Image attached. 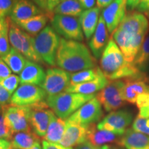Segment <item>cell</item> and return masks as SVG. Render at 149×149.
<instances>
[{"label": "cell", "instance_id": "cell-19", "mask_svg": "<svg viewBox=\"0 0 149 149\" xmlns=\"http://www.w3.org/2000/svg\"><path fill=\"white\" fill-rule=\"evenodd\" d=\"M109 41V31L101 15L99 19L95 31L88 42L89 47L95 58L99 59L101 57Z\"/></svg>", "mask_w": 149, "mask_h": 149}, {"label": "cell", "instance_id": "cell-45", "mask_svg": "<svg viewBox=\"0 0 149 149\" xmlns=\"http://www.w3.org/2000/svg\"><path fill=\"white\" fill-rule=\"evenodd\" d=\"M63 0H48L47 12H53L54 9Z\"/></svg>", "mask_w": 149, "mask_h": 149}, {"label": "cell", "instance_id": "cell-35", "mask_svg": "<svg viewBox=\"0 0 149 149\" xmlns=\"http://www.w3.org/2000/svg\"><path fill=\"white\" fill-rule=\"evenodd\" d=\"M13 135V132L6 122L4 109L0 108V139L10 140Z\"/></svg>", "mask_w": 149, "mask_h": 149}, {"label": "cell", "instance_id": "cell-46", "mask_svg": "<svg viewBox=\"0 0 149 149\" xmlns=\"http://www.w3.org/2000/svg\"><path fill=\"white\" fill-rule=\"evenodd\" d=\"M31 1L35 3V4H36L40 9H42V10L47 11L48 0H31Z\"/></svg>", "mask_w": 149, "mask_h": 149}, {"label": "cell", "instance_id": "cell-2", "mask_svg": "<svg viewBox=\"0 0 149 149\" xmlns=\"http://www.w3.org/2000/svg\"><path fill=\"white\" fill-rule=\"evenodd\" d=\"M100 69L111 81L133 77L141 72L133 63L126 60L113 38L109 40L101 56Z\"/></svg>", "mask_w": 149, "mask_h": 149}, {"label": "cell", "instance_id": "cell-7", "mask_svg": "<svg viewBox=\"0 0 149 149\" xmlns=\"http://www.w3.org/2000/svg\"><path fill=\"white\" fill-rule=\"evenodd\" d=\"M124 81L122 79L110 81L105 88L96 95L95 97L107 112L117 111L125 104L123 97Z\"/></svg>", "mask_w": 149, "mask_h": 149}, {"label": "cell", "instance_id": "cell-42", "mask_svg": "<svg viewBox=\"0 0 149 149\" xmlns=\"http://www.w3.org/2000/svg\"><path fill=\"white\" fill-rule=\"evenodd\" d=\"M78 1L80 3L84 9L88 10V9L94 8L96 0H78Z\"/></svg>", "mask_w": 149, "mask_h": 149}, {"label": "cell", "instance_id": "cell-21", "mask_svg": "<svg viewBox=\"0 0 149 149\" xmlns=\"http://www.w3.org/2000/svg\"><path fill=\"white\" fill-rule=\"evenodd\" d=\"M117 144L126 149H149V135L128 128Z\"/></svg>", "mask_w": 149, "mask_h": 149}, {"label": "cell", "instance_id": "cell-10", "mask_svg": "<svg viewBox=\"0 0 149 149\" xmlns=\"http://www.w3.org/2000/svg\"><path fill=\"white\" fill-rule=\"evenodd\" d=\"M46 101L27 107L28 117L32 130L40 137H44L53 113Z\"/></svg>", "mask_w": 149, "mask_h": 149}, {"label": "cell", "instance_id": "cell-36", "mask_svg": "<svg viewBox=\"0 0 149 149\" xmlns=\"http://www.w3.org/2000/svg\"><path fill=\"white\" fill-rule=\"evenodd\" d=\"M132 128L135 131L149 135V118L144 119L137 116L133 121Z\"/></svg>", "mask_w": 149, "mask_h": 149}, {"label": "cell", "instance_id": "cell-17", "mask_svg": "<svg viewBox=\"0 0 149 149\" xmlns=\"http://www.w3.org/2000/svg\"><path fill=\"white\" fill-rule=\"evenodd\" d=\"M66 122V130L59 144L67 148L77 146L87 141V126Z\"/></svg>", "mask_w": 149, "mask_h": 149}, {"label": "cell", "instance_id": "cell-26", "mask_svg": "<svg viewBox=\"0 0 149 149\" xmlns=\"http://www.w3.org/2000/svg\"><path fill=\"white\" fill-rule=\"evenodd\" d=\"M66 121L56 116L53 112L51 115V120L47 131L43 138L44 140L49 142L59 144L66 130Z\"/></svg>", "mask_w": 149, "mask_h": 149}, {"label": "cell", "instance_id": "cell-52", "mask_svg": "<svg viewBox=\"0 0 149 149\" xmlns=\"http://www.w3.org/2000/svg\"><path fill=\"white\" fill-rule=\"evenodd\" d=\"M146 14H147V15H148V16L149 17V11H148V13H146Z\"/></svg>", "mask_w": 149, "mask_h": 149}, {"label": "cell", "instance_id": "cell-23", "mask_svg": "<svg viewBox=\"0 0 149 149\" xmlns=\"http://www.w3.org/2000/svg\"><path fill=\"white\" fill-rule=\"evenodd\" d=\"M109 80L105 77L104 74L93 80L87 82L79 84L76 85H70L65 90L66 93H80L84 95H92L105 88L109 84Z\"/></svg>", "mask_w": 149, "mask_h": 149}, {"label": "cell", "instance_id": "cell-49", "mask_svg": "<svg viewBox=\"0 0 149 149\" xmlns=\"http://www.w3.org/2000/svg\"><path fill=\"white\" fill-rule=\"evenodd\" d=\"M101 149H126L119 144H107L101 147Z\"/></svg>", "mask_w": 149, "mask_h": 149}, {"label": "cell", "instance_id": "cell-50", "mask_svg": "<svg viewBox=\"0 0 149 149\" xmlns=\"http://www.w3.org/2000/svg\"><path fill=\"white\" fill-rule=\"evenodd\" d=\"M6 21V18L4 17H0V33H1L2 30L4 26Z\"/></svg>", "mask_w": 149, "mask_h": 149}, {"label": "cell", "instance_id": "cell-1", "mask_svg": "<svg viewBox=\"0 0 149 149\" xmlns=\"http://www.w3.org/2000/svg\"><path fill=\"white\" fill-rule=\"evenodd\" d=\"M56 65L68 72H79L95 68L96 59L83 43L61 38Z\"/></svg>", "mask_w": 149, "mask_h": 149}, {"label": "cell", "instance_id": "cell-33", "mask_svg": "<svg viewBox=\"0 0 149 149\" xmlns=\"http://www.w3.org/2000/svg\"><path fill=\"white\" fill-rule=\"evenodd\" d=\"M139 109L138 117L144 119L149 118V94L139 95L136 101Z\"/></svg>", "mask_w": 149, "mask_h": 149}, {"label": "cell", "instance_id": "cell-37", "mask_svg": "<svg viewBox=\"0 0 149 149\" xmlns=\"http://www.w3.org/2000/svg\"><path fill=\"white\" fill-rule=\"evenodd\" d=\"M15 0H0V17L9 15Z\"/></svg>", "mask_w": 149, "mask_h": 149}, {"label": "cell", "instance_id": "cell-32", "mask_svg": "<svg viewBox=\"0 0 149 149\" xmlns=\"http://www.w3.org/2000/svg\"><path fill=\"white\" fill-rule=\"evenodd\" d=\"M9 17H6L5 25L0 33V57L5 56L10 51L9 44Z\"/></svg>", "mask_w": 149, "mask_h": 149}, {"label": "cell", "instance_id": "cell-9", "mask_svg": "<svg viewBox=\"0 0 149 149\" xmlns=\"http://www.w3.org/2000/svg\"><path fill=\"white\" fill-rule=\"evenodd\" d=\"M53 29L64 39L82 42L83 31L79 18L75 17L54 15L51 19Z\"/></svg>", "mask_w": 149, "mask_h": 149}, {"label": "cell", "instance_id": "cell-43", "mask_svg": "<svg viewBox=\"0 0 149 149\" xmlns=\"http://www.w3.org/2000/svg\"><path fill=\"white\" fill-rule=\"evenodd\" d=\"M74 149H101V147H98L93 145L89 141H86L82 144L78 145Z\"/></svg>", "mask_w": 149, "mask_h": 149}, {"label": "cell", "instance_id": "cell-16", "mask_svg": "<svg viewBox=\"0 0 149 149\" xmlns=\"http://www.w3.org/2000/svg\"><path fill=\"white\" fill-rule=\"evenodd\" d=\"M117 29L135 34H148L149 33V22L148 18L144 14L135 11L126 15Z\"/></svg>", "mask_w": 149, "mask_h": 149}, {"label": "cell", "instance_id": "cell-34", "mask_svg": "<svg viewBox=\"0 0 149 149\" xmlns=\"http://www.w3.org/2000/svg\"><path fill=\"white\" fill-rule=\"evenodd\" d=\"M20 83V78L15 74H11L8 77L5 78L0 81V84L10 93L13 94Z\"/></svg>", "mask_w": 149, "mask_h": 149}, {"label": "cell", "instance_id": "cell-39", "mask_svg": "<svg viewBox=\"0 0 149 149\" xmlns=\"http://www.w3.org/2000/svg\"><path fill=\"white\" fill-rule=\"evenodd\" d=\"M12 70L6 64V63L0 57V81L5 78L9 77L11 74Z\"/></svg>", "mask_w": 149, "mask_h": 149}, {"label": "cell", "instance_id": "cell-11", "mask_svg": "<svg viewBox=\"0 0 149 149\" xmlns=\"http://www.w3.org/2000/svg\"><path fill=\"white\" fill-rule=\"evenodd\" d=\"M103 115L102 104L95 97L74 112L66 121L80 125L88 126L101 120Z\"/></svg>", "mask_w": 149, "mask_h": 149}, {"label": "cell", "instance_id": "cell-22", "mask_svg": "<svg viewBox=\"0 0 149 149\" xmlns=\"http://www.w3.org/2000/svg\"><path fill=\"white\" fill-rule=\"evenodd\" d=\"M122 136L105 130H99L95 124L87 126V140L95 146L102 147L107 144L119 142Z\"/></svg>", "mask_w": 149, "mask_h": 149}, {"label": "cell", "instance_id": "cell-8", "mask_svg": "<svg viewBox=\"0 0 149 149\" xmlns=\"http://www.w3.org/2000/svg\"><path fill=\"white\" fill-rule=\"evenodd\" d=\"M133 113L129 109L112 111L97 124L99 130H105L122 136L133 121Z\"/></svg>", "mask_w": 149, "mask_h": 149}, {"label": "cell", "instance_id": "cell-20", "mask_svg": "<svg viewBox=\"0 0 149 149\" xmlns=\"http://www.w3.org/2000/svg\"><path fill=\"white\" fill-rule=\"evenodd\" d=\"M46 77V72L40 64L27 60L23 70L20 73L22 84H31L40 86Z\"/></svg>", "mask_w": 149, "mask_h": 149}, {"label": "cell", "instance_id": "cell-27", "mask_svg": "<svg viewBox=\"0 0 149 149\" xmlns=\"http://www.w3.org/2000/svg\"><path fill=\"white\" fill-rule=\"evenodd\" d=\"M40 137L33 131H22L13 133L10 139L11 146L14 149H29Z\"/></svg>", "mask_w": 149, "mask_h": 149}, {"label": "cell", "instance_id": "cell-6", "mask_svg": "<svg viewBox=\"0 0 149 149\" xmlns=\"http://www.w3.org/2000/svg\"><path fill=\"white\" fill-rule=\"evenodd\" d=\"M147 35L145 33L135 34L117 29L113 32L112 38L122 52L126 60L133 63Z\"/></svg>", "mask_w": 149, "mask_h": 149}, {"label": "cell", "instance_id": "cell-24", "mask_svg": "<svg viewBox=\"0 0 149 149\" xmlns=\"http://www.w3.org/2000/svg\"><path fill=\"white\" fill-rule=\"evenodd\" d=\"M100 9L96 6L83 11L79 17L83 33L87 40L93 36L95 31L100 19Z\"/></svg>", "mask_w": 149, "mask_h": 149}, {"label": "cell", "instance_id": "cell-12", "mask_svg": "<svg viewBox=\"0 0 149 149\" xmlns=\"http://www.w3.org/2000/svg\"><path fill=\"white\" fill-rule=\"evenodd\" d=\"M47 94L41 87L31 84H22L15 91L10 99L13 107H29L46 100Z\"/></svg>", "mask_w": 149, "mask_h": 149}, {"label": "cell", "instance_id": "cell-31", "mask_svg": "<svg viewBox=\"0 0 149 149\" xmlns=\"http://www.w3.org/2000/svg\"><path fill=\"white\" fill-rule=\"evenodd\" d=\"M133 64L139 70H143L149 64V33L145 38Z\"/></svg>", "mask_w": 149, "mask_h": 149}, {"label": "cell", "instance_id": "cell-48", "mask_svg": "<svg viewBox=\"0 0 149 149\" xmlns=\"http://www.w3.org/2000/svg\"><path fill=\"white\" fill-rule=\"evenodd\" d=\"M10 148H12L10 141L6 140V139H0V149H6Z\"/></svg>", "mask_w": 149, "mask_h": 149}, {"label": "cell", "instance_id": "cell-3", "mask_svg": "<svg viewBox=\"0 0 149 149\" xmlns=\"http://www.w3.org/2000/svg\"><path fill=\"white\" fill-rule=\"evenodd\" d=\"M95 96V94L63 92L55 95L47 96L45 101L56 116L66 120Z\"/></svg>", "mask_w": 149, "mask_h": 149}, {"label": "cell", "instance_id": "cell-28", "mask_svg": "<svg viewBox=\"0 0 149 149\" xmlns=\"http://www.w3.org/2000/svg\"><path fill=\"white\" fill-rule=\"evenodd\" d=\"M83 9L78 0H63L54 9L53 13L77 17L83 13Z\"/></svg>", "mask_w": 149, "mask_h": 149}, {"label": "cell", "instance_id": "cell-13", "mask_svg": "<svg viewBox=\"0 0 149 149\" xmlns=\"http://www.w3.org/2000/svg\"><path fill=\"white\" fill-rule=\"evenodd\" d=\"M70 75L68 71L59 68H50L46 70V77L40 87L48 96L63 93L70 84Z\"/></svg>", "mask_w": 149, "mask_h": 149}, {"label": "cell", "instance_id": "cell-15", "mask_svg": "<svg viewBox=\"0 0 149 149\" xmlns=\"http://www.w3.org/2000/svg\"><path fill=\"white\" fill-rule=\"evenodd\" d=\"M126 0H114L103 9L102 17L105 22L109 33L113 32L120 26L126 15Z\"/></svg>", "mask_w": 149, "mask_h": 149}, {"label": "cell", "instance_id": "cell-53", "mask_svg": "<svg viewBox=\"0 0 149 149\" xmlns=\"http://www.w3.org/2000/svg\"><path fill=\"white\" fill-rule=\"evenodd\" d=\"M12 148H6V149H11Z\"/></svg>", "mask_w": 149, "mask_h": 149}, {"label": "cell", "instance_id": "cell-30", "mask_svg": "<svg viewBox=\"0 0 149 149\" xmlns=\"http://www.w3.org/2000/svg\"><path fill=\"white\" fill-rule=\"evenodd\" d=\"M102 74V70L100 67L96 66L95 68L91 69L81 70L70 75V85H76L79 84L87 82V81H93L101 76Z\"/></svg>", "mask_w": 149, "mask_h": 149}, {"label": "cell", "instance_id": "cell-44", "mask_svg": "<svg viewBox=\"0 0 149 149\" xmlns=\"http://www.w3.org/2000/svg\"><path fill=\"white\" fill-rule=\"evenodd\" d=\"M141 0H126V8L129 11L137 8Z\"/></svg>", "mask_w": 149, "mask_h": 149}, {"label": "cell", "instance_id": "cell-40", "mask_svg": "<svg viewBox=\"0 0 149 149\" xmlns=\"http://www.w3.org/2000/svg\"><path fill=\"white\" fill-rule=\"evenodd\" d=\"M42 149H73V148H67V147L63 146L62 145L59 144H55V143L49 142V141L43 139Z\"/></svg>", "mask_w": 149, "mask_h": 149}, {"label": "cell", "instance_id": "cell-38", "mask_svg": "<svg viewBox=\"0 0 149 149\" xmlns=\"http://www.w3.org/2000/svg\"><path fill=\"white\" fill-rule=\"evenodd\" d=\"M11 94L0 84V108H4L10 106Z\"/></svg>", "mask_w": 149, "mask_h": 149}, {"label": "cell", "instance_id": "cell-51", "mask_svg": "<svg viewBox=\"0 0 149 149\" xmlns=\"http://www.w3.org/2000/svg\"><path fill=\"white\" fill-rule=\"evenodd\" d=\"M29 149H42L40 144V141H37V142L35 143V144Z\"/></svg>", "mask_w": 149, "mask_h": 149}, {"label": "cell", "instance_id": "cell-4", "mask_svg": "<svg viewBox=\"0 0 149 149\" xmlns=\"http://www.w3.org/2000/svg\"><path fill=\"white\" fill-rule=\"evenodd\" d=\"M60 37L51 26H47L34 37L35 51L44 62L50 66L56 65V56Z\"/></svg>", "mask_w": 149, "mask_h": 149}, {"label": "cell", "instance_id": "cell-18", "mask_svg": "<svg viewBox=\"0 0 149 149\" xmlns=\"http://www.w3.org/2000/svg\"><path fill=\"white\" fill-rule=\"evenodd\" d=\"M40 14L42 9L31 0H15L9 15L11 21L16 24Z\"/></svg>", "mask_w": 149, "mask_h": 149}, {"label": "cell", "instance_id": "cell-41", "mask_svg": "<svg viewBox=\"0 0 149 149\" xmlns=\"http://www.w3.org/2000/svg\"><path fill=\"white\" fill-rule=\"evenodd\" d=\"M137 9L139 13H148L149 11V0H141Z\"/></svg>", "mask_w": 149, "mask_h": 149}, {"label": "cell", "instance_id": "cell-47", "mask_svg": "<svg viewBox=\"0 0 149 149\" xmlns=\"http://www.w3.org/2000/svg\"><path fill=\"white\" fill-rule=\"evenodd\" d=\"M113 1L114 0H96L97 7H98L100 9H104L111 4Z\"/></svg>", "mask_w": 149, "mask_h": 149}, {"label": "cell", "instance_id": "cell-25", "mask_svg": "<svg viewBox=\"0 0 149 149\" xmlns=\"http://www.w3.org/2000/svg\"><path fill=\"white\" fill-rule=\"evenodd\" d=\"M53 16V15H52L51 13H47L46 14L42 13L28 19L26 20L19 22L15 24L29 33L30 35L34 36L40 33L46 27L48 19H51Z\"/></svg>", "mask_w": 149, "mask_h": 149}, {"label": "cell", "instance_id": "cell-5", "mask_svg": "<svg viewBox=\"0 0 149 149\" xmlns=\"http://www.w3.org/2000/svg\"><path fill=\"white\" fill-rule=\"evenodd\" d=\"M9 42L13 48L29 60L39 64L44 62L35 51L33 42L34 37L30 35L9 18Z\"/></svg>", "mask_w": 149, "mask_h": 149}, {"label": "cell", "instance_id": "cell-14", "mask_svg": "<svg viewBox=\"0 0 149 149\" xmlns=\"http://www.w3.org/2000/svg\"><path fill=\"white\" fill-rule=\"evenodd\" d=\"M123 88V97L125 102L136 104L139 95L149 94V79L143 72L133 77L126 78Z\"/></svg>", "mask_w": 149, "mask_h": 149}, {"label": "cell", "instance_id": "cell-29", "mask_svg": "<svg viewBox=\"0 0 149 149\" xmlns=\"http://www.w3.org/2000/svg\"><path fill=\"white\" fill-rule=\"evenodd\" d=\"M1 59L6 63L12 72L15 74L21 73L27 61L23 55L13 48H11L8 53Z\"/></svg>", "mask_w": 149, "mask_h": 149}]
</instances>
